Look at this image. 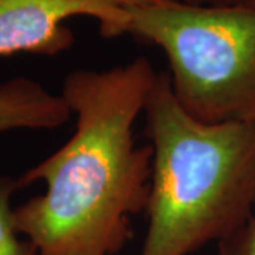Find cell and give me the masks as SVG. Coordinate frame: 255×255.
Returning <instances> with one entry per match:
<instances>
[{"mask_svg": "<svg viewBox=\"0 0 255 255\" xmlns=\"http://www.w3.org/2000/svg\"><path fill=\"white\" fill-rule=\"evenodd\" d=\"M153 149L140 255H191L255 214V121L206 124L183 110L167 71L146 101Z\"/></svg>", "mask_w": 255, "mask_h": 255, "instance_id": "cell-2", "label": "cell"}, {"mask_svg": "<svg viewBox=\"0 0 255 255\" xmlns=\"http://www.w3.org/2000/svg\"><path fill=\"white\" fill-rule=\"evenodd\" d=\"M219 255H255V214L234 234L219 243Z\"/></svg>", "mask_w": 255, "mask_h": 255, "instance_id": "cell-7", "label": "cell"}, {"mask_svg": "<svg viewBox=\"0 0 255 255\" xmlns=\"http://www.w3.org/2000/svg\"><path fill=\"white\" fill-rule=\"evenodd\" d=\"M20 189L17 179L0 177V255H38L27 240H20L14 223L13 194Z\"/></svg>", "mask_w": 255, "mask_h": 255, "instance_id": "cell-6", "label": "cell"}, {"mask_svg": "<svg viewBox=\"0 0 255 255\" xmlns=\"http://www.w3.org/2000/svg\"><path fill=\"white\" fill-rule=\"evenodd\" d=\"M196 6H234L255 9V0H180Z\"/></svg>", "mask_w": 255, "mask_h": 255, "instance_id": "cell-8", "label": "cell"}, {"mask_svg": "<svg viewBox=\"0 0 255 255\" xmlns=\"http://www.w3.org/2000/svg\"><path fill=\"white\" fill-rule=\"evenodd\" d=\"M128 11V34L163 51L187 114L206 124L255 121V9L170 0Z\"/></svg>", "mask_w": 255, "mask_h": 255, "instance_id": "cell-3", "label": "cell"}, {"mask_svg": "<svg viewBox=\"0 0 255 255\" xmlns=\"http://www.w3.org/2000/svg\"><path fill=\"white\" fill-rule=\"evenodd\" d=\"M115 4H118L124 9H130V7H140V6H149V4H159L170 0H111Z\"/></svg>", "mask_w": 255, "mask_h": 255, "instance_id": "cell-9", "label": "cell"}, {"mask_svg": "<svg viewBox=\"0 0 255 255\" xmlns=\"http://www.w3.org/2000/svg\"><path fill=\"white\" fill-rule=\"evenodd\" d=\"M75 16L95 18L104 37L128 34L129 11L111 0H0V57L70 50L74 34L64 20Z\"/></svg>", "mask_w": 255, "mask_h": 255, "instance_id": "cell-4", "label": "cell"}, {"mask_svg": "<svg viewBox=\"0 0 255 255\" xmlns=\"http://www.w3.org/2000/svg\"><path fill=\"white\" fill-rule=\"evenodd\" d=\"M159 71L146 57L107 70H75L63 98L75 129L54 153L18 177L46 191L14 209L17 231L38 255H117L132 238V217L149 200L153 149L133 128Z\"/></svg>", "mask_w": 255, "mask_h": 255, "instance_id": "cell-1", "label": "cell"}, {"mask_svg": "<svg viewBox=\"0 0 255 255\" xmlns=\"http://www.w3.org/2000/svg\"><path fill=\"white\" fill-rule=\"evenodd\" d=\"M71 117L63 95L50 92L40 82L27 77L0 82V133L16 129H57Z\"/></svg>", "mask_w": 255, "mask_h": 255, "instance_id": "cell-5", "label": "cell"}]
</instances>
